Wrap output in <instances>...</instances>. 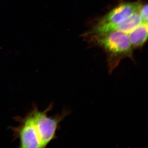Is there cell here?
<instances>
[{"instance_id": "cell-1", "label": "cell", "mask_w": 148, "mask_h": 148, "mask_svg": "<svg viewBox=\"0 0 148 148\" xmlns=\"http://www.w3.org/2000/svg\"><path fill=\"white\" fill-rule=\"evenodd\" d=\"M51 103L44 111H39L36 103L23 117L16 116L14 119L18 123L16 127H10L13 139H18L19 148H45L57 138L56 131L60 123L71 114L69 109H63L61 114L48 116V113L53 109Z\"/></svg>"}, {"instance_id": "cell-2", "label": "cell", "mask_w": 148, "mask_h": 148, "mask_svg": "<svg viewBox=\"0 0 148 148\" xmlns=\"http://www.w3.org/2000/svg\"><path fill=\"white\" fill-rule=\"evenodd\" d=\"M90 42L101 48L107 56L109 73L112 74L124 58L133 61V49L127 34L113 31L103 34H86Z\"/></svg>"}, {"instance_id": "cell-3", "label": "cell", "mask_w": 148, "mask_h": 148, "mask_svg": "<svg viewBox=\"0 0 148 148\" xmlns=\"http://www.w3.org/2000/svg\"><path fill=\"white\" fill-rule=\"evenodd\" d=\"M141 3L140 1L121 3L101 17L95 25L109 27L119 24L138 11Z\"/></svg>"}, {"instance_id": "cell-4", "label": "cell", "mask_w": 148, "mask_h": 148, "mask_svg": "<svg viewBox=\"0 0 148 148\" xmlns=\"http://www.w3.org/2000/svg\"><path fill=\"white\" fill-rule=\"evenodd\" d=\"M142 20L138 11L132 14L129 18L119 24L109 26L101 27L95 25L86 34H98L118 31L128 34L142 23Z\"/></svg>"}, {"instance_id": "cell-5", "label": "cell", "mask_w": 148, "mask_h": 148, "mask_svg": "<svg viewBox=\"0 0 148 148\" xmlns=\"http://www.w3.org/2000/svg\"><path fill=\"white\" fill-rule=\"evenodd\" d=\"M148 23L142 22L127 34L130 42L134 49L143 47L148 38Z\"/></svg>"}, {"instance_id": "cell-6", "label": "cell", "mask_w": 148, "mask_h": 148, "mask_svg": "<svg viewBox=\"0 0 148 148\" xmlns=\"http://www.w3.org/2000/svg\"><path fill=\"white\" fill-rule=\"evenodd\" d=\"M142 22L148 23V5L147 4L142 3L138 10Z\"/></svg>"}]
</instances>
